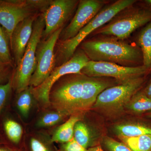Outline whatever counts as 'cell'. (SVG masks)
<instances>
[{"label": "cell", "mask_w": 151, "mask_h": 151, "mask_svg": "<svg viewBox=\"0 0 151 151\" xmlns=\"http://www.w3.org/2000/svg\"><path fill=\"white\" fill-rule=\"evenodd\" d=\"M0 151H12L11 149L5 147H0Z\"/></svg>", "instance_id": "cell-34"}, {"label": "cell", "mask_w": 151, "mask_h": 151, "mask_svg": "<svg viewBox=\"0 0 151 151\" xmlns=\"http://www.w3.org/2000/svg\"><path fill=\"white\" fill-rule=\"evenodd\" d=\"M0 58L4 62L14 65L13 58L11 52L9 39L6 31L1 25H0Z\"/></svg>", "instance_id": "cell-23"}, {"label": "cell", "mask_w": 151, "mask_h": 151, "mask_svg": "<svg viewBox=\"0 0 151 151\" xmlns=\"http://www.w3.org/2000/svg\"><path fill=\"white\" fill-rule=\"evenodd\" d=\"M38 12L27 0H0V25L6 31L10 40L17 26Z\"/></svg>", "instance_id": "cell-11"}, {"label": "cell", "mask_w": 151, "mask_h": 151, "mask_svg": "<svg viewBox=\"0 0 151 151\" xmlns=\"http://www.w3.org/2000/svg\"><path fill=\"white\" fill-rule=\"evenodd\" d=\"M148 117H150V118H151V112H150V114H149Z\"/></svg>", "instance_id": "cell-35"}, {"label": "cell", "mask_w": 151, "mask_h": 151, "mask_svg": "<svg viewBox=\"0 0 151 151\" xmlns=\"http://www.w3.org/2000/svg\"><path fill=\"white\" fill-rule=\"evenodd\" d=\"M132 151H151V135L134 137H119Z\"/></svg>", "instance_id": "cell-20"}, {"label": "cell", "mask_w": 151, "mask_h": 151, "mask_svg": "<svg viewBox=\"0 0 151 151\" xmlns=\"http://www.w3.org/2000/svg\"><path fill=\"white\" fill-rule=\"evenodd\" d=\"M14 65L6 63L0 58V84H6L12 78Z\"/></svg>", "instance_id": "cell-26"}, {"label": "cell", "mask_w": 151, "mask_h": 151, "mask_svg": "<svg viewBox=\"0 0 151 151\" xmlns=\"http://www.w3.org/2000/svg\"><path fill=\"white\" fill-rule=\"evenodd\" d=\"M52 143L50 138L48 139L45 136L36 135L30 138V148L31 151H59Z\"/></svg>", "instance_id": "cell-25"}, {"label": "cell", "mask_w": 151, "mask_h": 151, "mask_svg": "<svg viewBox=\"0 0 151 151\" xmlns=\"http://www.w3.org/2000/svg\"><path fill=\"white\" fill-rule=\"evenodd\" d=\"M28 4L38 12L43 13L48 8L52 0H27Z\"/></svg>", "instance_id": "cell-29"}, {"label": "cell", "mask_w": 151, "mask_h": 151, "mask_svg": "<svg viewBox=\"0 0 151 151\" xmlns=\"http://www.w3.org/2000/svg\"><path fill=\"white\" fill-rule=\"evenodd\" d=\"M79 1L52 0L48 8L42 14L45 27L42 40L47 39L61 28L77 7Z\"/></svg>", "instance_id": "cell-10"}, {"label": "cell", "mask_w": 151, "mask_h": 151, "mask_svg": "<svg viewBox=\"0 0 151 151\" xmlns=\"http://www.w3.org/2000/svg\"><path fill=\"white\" fill-rule=\"evenodd\" d=\"M106 2L100 0L79 1L77 10L69 24L63 29L59 40L64 41L74 37L88 24L105 6Z\"/></svg>", "instance_id": "cell-12"}, {"label": "cell", "mask_w": 151, "mask_h": 151, "mask_svg": "<svg viewBox=\"0 0 151 151\" xmlns=\"http://www.w3.org/2000/svg\"><path fill=\"white\" fill-rule=\"evenodd\" d=\"M12 89V78L6 84H0V111L5 105L6 103Z\"/></svg>", "instance_id": "cell-28"}, {"label": "cell", "mask_w": 151, "mask_h": 151, "mask_svg": "<svg viewBox=\"0 0 151 151\" xmlns=\"http://www.w3.org/2000/svg\"><path fill=\"white\" fill-rule=\"evenodd\" d=\"M89 60L81 49L76 50L68 61L55 68L49 76L42 84L35 88L32 87V93L35 97L45 105L50 104V94L55 84L64 76L81 74V70Z\"/></svg>", "instance_id": "cell-6"}, {"label": "cell", "mask_w": 151, "mask_h": 151, "mask_svg": "<svg viewBox=\"0 0 151 151\" xmlns=\"http://www.w3.org/2000/svg\"><path fill=\"white\" fill-rule=\"evenodd\" d=\"M144 81V76H142L107 88L98 95L93 108L111 113L121 112Z\"/></svg>", "instance_id": "cell-5"}, {"label": "cell", "mask_w": 151, "mask_h": 151, "mask_svg": "<svg viewBox=\"0 0 151 151\" xmlns=\"http://www.w3.org/2000/svg\"><path fill=\"white\" fill-rule=\"evenodd\" d=\"M73 139L83 147L87 149L93 145L95 137L89 126L80 120L75 124Z\"/></svg>", "instance_id": "cell-18"}, {"label": "cell", "mask_w": 151, "mask_h": 151, "mask_svg": "<svg viewBox=\"0 0 151 151\" xmlns=\"http://www.w3.org/2000/svg\"><path fill=\"white\" fill-rule=\"evenodd\" d=\"M4 127L9 139L14 144H18L23 134V129L20 124L14 120L8 119L4 122Z\"/></svg>", "instance_id": "cell-24"}, {"label": "cell", "mask_w": 151, "mask_h": 151, "mask_svg": "<svg viewBox=\"0 0 151 151\" xmlns=\"http://www.w3.org/2000/svg\"><path fill=\"white\" fill-rule=\"evenodd\" d=\"M81 49L92 61L129 67L140 66L143 63L142 54L139 47L114 37L105 36L84 41L81 43Z\"/></svg>", "instance_id": "cell-1"}, {"label": "cell", "mask_w": 151, "mask_h": 151, "mask_svg": "<svg viewBox=\"0 0 151 151\" xmlns=\"http://www.w3.org/2000/svg\"><path fill=\"white\" fill-rule=\"evenodd\" d=\"M150 71L143 65L129 67L113 63L89 60L81 72L90 77H112L121 84L144 76Z\"/></svg>", "instance_id": "cell-7"}, {"label": "cell", "mask_w": 151, "mask_h": 151, "mask_svg": "<svg viewBox=\"0 0 151 151\" xmlns=\"http://www.w3.org/2000/svg\"><path fill=\"white\" fill-rule=\"evenodd\" d=\"M63 28L58 30L45 40L38 44L36 51L37 67L29 82L33 88L39 86L49 76L55 67L54 49Z\"/></svg>", "instance_id": "cell-9"}, {"label": "cell", "mask_w": 151, "mask_h": 151, "mask_svg": "<svg viewBox=\"0 0 151 151\" xmlns=\"http://www.w3.org/2000/svg\"><path fill=\"white\" fill-rule=\"evenodd\" d=\"M79 121V116L74 115L70 116L66 122L57 128L53 132L50 138L52 142L63 144L73 139L74 127L76 124Z\"/></svg>", "instance_id": "cell-16"}, {"label": "cell", "mask_w": 151, "mask_h": 151, "mask_svg": "<svg viewBox=\"0 0 151 151\" xmlns=\"http://www.w3.org/2000/svg\"><path fill=\"white\" fill-rule=\"evenodd\" d=\"M45 27L43 17L40 13L34 22L32 35L23 56L14 70L12 78V88L18 94L29 86L31 78L37 67V47L41 40Z\"/></svg>", "instance_id": "cell-3"}, {"label": "cell", "mask_w": 151, "mask_h": 151, "mask_svg": "<svg viewBox=\"0 0 151 151\" xmlns=\"http://www.w3.org/2000/svg\"><path fill=\"white\" fill-rule=\"evenodd\" d=\"M39 14L32 15L26 19L20 22L14 29L10 44L15 67L23 56L32 35L34 22Z\"/></svg>", "instance_id": "cell-13"}, {"label": "cell", "mask_w": 151, "mask_h": 151, "mask_svg": "<svg viewBox=\"0 0 151 151\" xmlns=\"http://www.w3.org/2000/svg\"><path fill=\"white\" fill-rule=\"evenodd\" d=\"M138 47L143 56V65L151 70V22L146 24L137 37Z\"/></svg>", "instance_id": "cell-15"}, {"label": "cell", "mask_w": 151, "mask_h": 151, "mask_svg": "<svg viewBox=\"0 0 151 151\" xmlns=\"http://www.w3.org/2000/svg\"><path fill=\"white\" fill-rule=\"evenodd\" d=\"M144 2L146 8L151 11V0H145L144 1Z\"/></svg>", "instance_id": "cell-33"}, {"label": "cell", "mask_w": 151, "mask_h": 151, "mask_svg": "<svg viewBox=\"0 0 151 151\" xmlns=\"http://www.w3.org/2000/svg\"><path fill=\"white\" fill-rule=\"evenodd\" d=\"M103 144L109 151H132L124 143L120 142L109 137L104 138Z\"/></svg>", "instance_id": "cell-27"}, {"label": "cell", "mask_w": 151, "mask_h": 151, "mask_svg": "<svg viewBox=\"0 0 151 151\" xmlns=\"http://www.w3.org/2000/svg\"><path fill=\"white\" fill-rule=\"evenodd\" d=\"M88 151H103V149L100 146H96V147H90L88 150Z\"/></svg>", "instance_id": "cell-32"}, {"label": "cell", "mask_w": 151, "mask_h": 151, "mask_svg": "<svg viewBox=\"0 0 151 151\" xmlns=\"http://www.w3.org/2000/svg\"><path fill=\"white\" fill-rule=\"evenodd\" d=\"M70 115L66 111L57 110L44 114L37 123L39 128H47L54 126L61 122L66 116Z\"/></svg>", "instance_id": "cell-22"}, {"label": "cell", "mask_w": 151, "mask_h": 151, "mask_svg": "<svg viewBox=\"0 0 151 151\" xmlns=\"http://www.w3.org/2000/svg\"><path fill=\"white\" fill-rule=\"evenodd\" d=\"M126 9L105 25L94 32L95 34L114 37L124 40L141 27L151 22V11L146 8Z\"/></svg>", "instance_id": "cell-4"}, {"label": "cell", "mask_w": 151, "mask_h": 151, "mask_svg": "<svg viewBox=\"0 0 151 151\" xmlns=\"http://www.w3.org/2000/svg\"><path fill=\"white\" fill-rule=\"evenodd\" d=\"M84 78L83 74H76L55 87L50 94V103L57 110L66 111L70 114L79 111Z\"/></svg>", "instance_id": "cell-8"}, {"label": "cell", "mask_w": 151, "mask_h": 151, "mask_svg": "<svg viewBox=\"0 0 151 151\" xmlns=\"http://www.w3.org/2000/svg\"><path fill=\"white\" fill-rule=\"evenodd\" d=\"M61 151H88L74 140V139L68 142L62 144Z\"/></svg>", "instance_id": "cell-30"}, {"label": "cell", "mask_w": 151, "mask_h": 151, "mask_svg": "<svg viewBox=\"0 0 151 151\" xmlns=\"http://www.w3.org/2000/svg\"><path fill=\"white\" fill-rule=\"evenodd\" d=\"M142 92L151 99V80Z\"/></svg>", "instance_id": "cell-31"}, {"label": "cell", "mask_w": 151, "mask_h": 151, "mask_svg": "<svg viewBox=\"0 0 151 151\" xmlns=\"http://www.w3.org/2000/svg\"><path fill=\"white\" fill-rule=\"evenodd\" d=\"M137 1L118 0L105 6L97 15L74 37L58 44L55 54V65L60 66L68 61L75 53L78 45L89 35L109 22L120 12L132 6Z\"/></svg>", "instance_id": "cell-2"}, {"label": "cell", "mask_w": 151, "mask_h": 151, "mask_svg": "<svg viewBox=\"0 0 151 151\" xmlns=\"http://www.w3.org/2000/svg\"><path fill=\"white\" fill-rule=\"evenodd\" d=\"M32 87L29 86L26 89L19 93L17 98V108L23 117L27 118L31 109L35 97L32 92Z\"/></svg>", "instance_id": "cell-21"}, {"label": "cell", "mask_w": 151, "mask_h": 151, "mask_svg": "<svg viewBox=\"0 0 151 151\" xmlns=\"http://www.w3.org/2000/svg\"><path fill=\"white\" fill-rule=\"evenodd\" d=\"M110 81L84 75L83 93L79 106V111L86 110L93 106L99 95L107 88L111 87Z\"/></svg>", "instance_id": "cell-14"}, {"label": "cell", "mask_w": 151, "mask_h": 151, "mask_svg": "<svg viewBox=\"0 0 151 151\" xmlns=\"http://www.w3.org/2000/svg\"><path fill=\"white\" fill-rule=\"evenodd\" d=\"M125 108L137 113L151 112V99L142 91L137 92L133 95Z\"/></svg>", "instance_id": "cell-19"}, {"label": "cell", "mask_w": 151, "mask_h": 151, "mask_svg": "<svg viewBox=\"0 0 151 151\" xmlns=\"http://www.w3.org/2000/svg\"><path fill=\"white\" fill-rule=\"evenodd\" d=\"M114 131L119 137H134L144 135H151V127L136 123L117 124Z\"/></svg>", "instance_id": "cell-17"}]
</instances>
